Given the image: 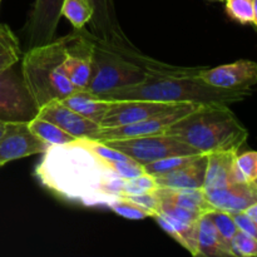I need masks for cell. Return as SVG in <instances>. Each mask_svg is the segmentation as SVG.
<instances>
[{
  "instance_id": "1",
  "label": "cell",
  "mask_w": 257,
  "mask_h": 257,
  "mask_svg": "<svg viewBox=\"0 0 257 257\" xmlns=\"http://www.w3.org/2000/svg\"><path fill=\"white\" fill-rule=\"evenodd\" d=\"M35 175L47 190L64 200L88 207L107 206L112 201L103 186L115 173L82 138L49 146L35 168Z\"/></svg>"
},
{
  "instance_id": "2",
  "label": "cell",
  "mask_w": 257,
  "mask_h": 257,
  "mask_svg": "<svg viewBox=\"0 0 257 257\" xmlns=\"http://www.w3.org/2000/svg\"><path fill=\"white\" fill-rule=\"evenodd\" d=\"M198 68L172 67L163 64L150 73L147 80L132 87L100 93L104 100H155L166 103L231 104L251 94L250 90H226L211 87L198 77Z\"/></svg>"
},
{
  "instance_id": "3",
  "label": "cell",
  "mask_w": 257,
  "mask_h": 257,
  "mask_svg": "<svg viewBox=\"0 0 257 257\" xmlns=\"http://www.w3.org/2000/svg\"><path fill=\"white\" fill-rule=\"evenodd\" d=\"M162 135L172 136L197 152H238L248 132L227 104H202L168 127Z\"/></svg>"
},
{
  "instance_id": "4",
  "label": "cell",
  "mask_w": 257,
  "mask_h": 257,
  "mask_svg": "<svg viewBox=\"0 0 257 257\" xmlns=\"http://www.w3.org/2000/svg\"><path fill=\"white\" fill-rule=\"evenodd\" d=\"M72 38L73 33L48 44L30 48L23 55L20 72L38 108L52 100L64 99L79 90L63 70L65 48Z\"/></svg>"
},
{
  "instance_id": "5",
  "label": "cell",
  "mask_w": 257,
  "mask_h": 257,
  "mask_svg": "<svg viewBox=\"0 0 257 257\" xmlns=\"http://www.w3.org/2000/svg\"><path fill=\"white\" fill-rule=\"evenodd\" d=\"M94 40L92 77L85 89L94 95L141 84L147 80L150 70L157 64V60L145 57L140 50L123 52Z\"/></svg>"
},
{
  "instance_id": "6",
  "label": "cell",
  "mask_w": 257,
  "mask_h": 257,
  "mask_svg": "<svg viewBox=\"0 0 257 257\" xmlns=\"http://www.w3.org/2000/svg\"><path fill=\"white\" fill-rule=\"evenodd\" d=\"M102 143L124 153L131 160L136 161L142 166L166 157H172V156L200 155V152H197L195 148L190 147L186 143L178 141L177 138L167 135L110 140L103 141Z\"/></svg>"
},
{
  "instance_id": "7",
  "label": "cell",
  "mask_w": 257,
  "mask_h": 257,
  "mask_svg": "<svg viewBox=\"0 0 257 257\" xmlns=\"http://www.w3.org/2000/svg\"><path fill=\"white\" fill-rule=\"evenodd\" d=\"M15 65L0 70V120L7 124L30 122L39 110Z\"/></svg>"
},
{
  "instance_id": "8",
  "label": "cell",
  "mask_w": 257,
  "mask_h": 257,
  "mask_svg": "<svg viewBox=\"0 0 257 257\" xmlns=\"http://www.w3.org/2000/svg\"><path fill=\"white\" fill-rule=\"evenodd\" d=\"M200 105L197 103H181L177 107L168 109L160 114L152 115L140 122L131 123V124L119 125V127L100 128L92 140L99 141H110V140H124V138L145 137V136L162 135L168 127L177 122L185 115L190 114L191 112L197 109Z\"/></svg>"
},
{
  "instance_id": "9",
  "label": "cell",
  "mask_w": 257,
  "mask_h": 257,
  "mask_svg": "<svg viewBox=\"0 0 257 257\" xmlns=\"http://www.w3.org/2000/svg\"><path fill=\"white\" fill-rule=\"evenodd\" d=\"M95 40L88 34H79L75 30L65 48L63 70L77 89L85 90L92 77L93 55Z\"/></svg>"
},
{
  "instance_id": "10",
  "label": "cell",
  "mask_w": 257,
  "mask_h": 257,
  "mask_svg": "<svg viewBox=\"0 0 257 257\" xmlns=\"http://www.w3.org/2000/svg\"><path fill=\"white\" fill-rule=\"evenodd\" d=\"M198 77L211 87L226 90H250L257 83V63L240 59L210 69H200Z\"/></svg>"
},
{
  "instance_id": "11",
  "label": "cell",
  "mask_w": 257,
  "mask_h": 257,
  "mask_svg": "<svg viewBox=\"0 0 257 257\" xmlns=\"http://www.w3.org/2000/svg\"><path fill=\"white\" fill-rule=\"evenodd\" d=\"M64 0H35L27 24L28 47L34 48L53 42L62 15Z\"/></svg>"
},
{
  "instance_id": "12",
  "label": "cell",
  "mask_w": 257,
  "mask_h": 257,
  "mask_svg": "<svg viewBox=\"0 0 257 257\" xmlns=\"http://www.w3.org/2000/svg\"><path fill=\"white\" fill-rule=\"evenodd\" d=\"M48 147L30 132L28 123H8L7 131L0 138V167L12 161L43 155Z\"/></svg>"
},
{
  "instance_id": "13",
  "label": "cell",
  "mask_w": 257,
  "mask_h": 257,
  "mask_svg": "<svg viewBox=\"0 0 257 257\" xmlns=\"http://www.w3.org/2000/svg\"><path fill=\"white\" fill-rule=\"evenodd\" d=\"M181 103L155 102V100H114L110 102L107 113L100 120V128L119 127L140 122L177 107Z\"/></svg>"
},
{
  "instance_id": "14",
  "label": "cell",
  "mask_w": 257,
  "mask_h": 257,
  "mask_svg": "<svg viewBox=\"0 0 257 257\" xmlns=\"http://www.w3.org/2000/svg\"><path fill=\"white\" fill-rule=\"evenodd\" d=\"M94 14L92 18V29L94 39L109 47L118 48L123 52L138 50L125 37L118 22L113 0H93Z\"/></svg>"
},
{
  "instance_id": "15",
  "label": "cell",
  "mask_w": 257,
  "mask_h": 257,
  "mask_svg": "<svg viewBox=\"0 0 257 257\" xmlns=\"http://www.w3.org/2000/svg\"><path fill=\"white\" fill-rule=\"evenodd\" d=\"M37 115L54 123L77 140L78 138L92 140L95 133L100 130L98 123L83 117L82 114L63 104L60 100H52L40 107Z\"/></svg>"
},
{
  "instance_id": "16",
  "label": "cell",
  "mask_w": 257,
  "mask_h": 257,
  "mask_svg": "<svg viewBox=\"0 0 257 257\" xmlns=\"http://www.w3.org/2000/svg\"><path fill=\"white\" fill-rule=\"evenodd\" d=\"M205 193L215 210L228 213L243 212L257 202L255 182H236L226 187L205 191Z\"/></svg>"
},
{
  "instance_id": "17",
  "label": "cell",
  "mask_w": 257,
  "mask_h": 257,
  "mask_svg": "<svg viewBox=\"0 0 257 257\" xmlns=\"http://www.w3.org/2000/svg\"><path fill=\"white\" fill-rule=\"evenodd\" d=\"M207 155H198L195 160L176 170L153 176L157 188H202L205 183Z\"/></svg>"
},
{
  "instance_id": "18",
  "label": "cell",
  "mask_w": 257,
  "mask_h": 257,
  "mask_svg": "<svg viewBox=\"0 0 257 257\" xmlns=\"http://www.w3.org/2000/svg\"><path fill=\"white\" fill-rule=\"evenodd\" d=\"M238 152H216L207 155L203 191L226 187L236 182H242L235 166Z\"/></svg>"
},
{
  "instance_id": "19",
  "label": "cell",
  "mask_w": 257,
  "mask_h": 257,
  "mask_svg": "<svg viewBox=\"0 0 257 257\" xmlns=\"http://www.w3.org/2000/svg\"><path fill=\"white\" fill-rule=\"evenodd\" d=\"M162 202H170L200 215L215 210L206 197L203 188H156L152 191Z\"/></svg>"
},
{
  "instance_id": "20",
  "label": "cell",
  "mask_w": 257,
  "mask_h": 257,
  "mask_svg": "<svg viewBox=\"0 0 257 257\" xmlns=\"http://www.w3.org/2000/svg\"><path fill=\"white\" fill-rule=\"evenodd\" d=\"M197 256H232L230 248L226 246L221 238L217 228L213 225L212 220L208 213H205L200 217L197 225Z\"/></svg>"
},
{
  "instance_id": "21",
  "label": "cell",
  "mask_w": 257,
  "mask_h": 257,
  "mask_svg": "<svg viewBox=\"0 0 257 257\" xmlns=\"http://www.w3.org/2000/svg\"><path fill=\"white\" fill-rule=\"evenodd\" d=\"M60 102L99 125L110 105V100L100 99L88 90H77Z\"/></svg>"
},
{
  "instance_id": "22",
  "label": "cell",
  "mask_w": 257,
  "mask_h": 257,
  "mask_svg": "<svg viewBox=\"0 0 257 257\" xmlns=\"http://www.w3.org/2000/svg\"><path fill=\"white\" fill-rule=\"evenodd\" d=\"M28 128H29V131L35 137L42 140L48 146L64 145V143H69L77 140L73 136H70L69 133L63 131L62 128L55 125L54 123L49 122L47 119H43V118L38 117V115L33 118L30 122H28Z\"/></svg>"
},
{
  "instance_id": "23",
  "label": "cell",
  "mask_w": 257,
  "mask_h": 257,
  "mask_svg": "<svg viewBox=\"0 0 257 257\" xmlns=\"http://www.w3.org/2000/svg\"><path fill=\"white\" fill-rule=\"evenodd\" d=\"M94 14L93 0H64L62 15L67 18L74 30L80 32L84 25L92 20Z\"/></svg>"
},
{
  "instance_id": "24",
  "label": "cell",
  "mask_w": 257,
  "mask_h": 257,
  "mask_svg": "<svg viewBox=\"0 0 257 257\" xmlns=\"http://www.w3.org/2000/svg\"><path fill=\"white\" fill-rule=\"evenodd\" d=\"M22 58L19 42L8 25H0V70L17 64Z\"/></svg>"
},
{
  "instance_id": "25",
  "label": "cell",
  "mask_w": 257,
  "mask_h": 257,
  "mask_svg": "<svg viewBox=\"0 0 257 257\" xmlns=\"http://www.w3.org/2000/svg\"><path fill=\"white\" fill-rule=\"evenodd\" d=\"M208 216H210L213 225L217 228L218 233H220L223 242H225L226 246L231 250V241H232L235 233L238 231L237 225H236L235 220H233V216L231 215V213L220 210L211 211V212H208Z\"/></svg>"
},
{
  "instance_id": "26",
  "label": "cell",
  "mask_w": 257,
  "mask_h": 257,
  "mask_svg": "<svg viewBox=\"0 0 257 257\" xmlns=\"http://www.w3.org/2000/svg\"><path fill=\"white\" fill-rule=\"evenodd\" d=\"M197 156L198 155H186V156H172V157H166V158H162V160L155 161V162L147 163V165L143 166V168H145V173H147V175H151V176L161 175V173H166L168 172V171L176 170V168L191 162V161L195 160Z\"/></svg>"
},
{
  "instance_id": "27",
  "label": "cell",
  "mask_w": 257,
  "mask_h": 257,
  "mask_svg": "<svg viewBox=\"0 0 257 257\" xmlns=\"http://www.w3.org/2000/svg\"><path fill=\"white\" fill-rule=\"evenodd\" d=\"M235 166L242 182H255L257 180V152L247 151L236 156Z\"/></svg>"
},
{
  "instance_id": "28",
  "label": "cell",
  "mask_w": 257,
  "mask_h": 257,
  "mask_svg": "<svg viewBox=\"0 0 257 257\" xmlns=\"http://www.w3.org/2000/svg\"><path fill=\"white\" fill-rule=\"evenodd\" d=\"M107 207L110 208L117 215L128 218V220H143L146 217H151L150 212L143 210L141 206L133 203L132 201L125 200L123 197H118L115 200L110 201Z\"/></svg>"
},
{
  "instance_id": "29",
  "label": "cell",
  "mask_w": 257,
  "mask_h": 257,
  "mask_svg": "<svg viewBox=\"0 0 257 257\" xmlns=\"http://www.w3.org/2000/svg\"><path fill=\"white\" fill-rule=\"evenodd\" d=\"M226 12L240 24H253V0H225Z\"/></svg>"
},
{
  "instance_id": "30",
  "label": "cell",
  "mask_w": 257,
  "mask_h": 257,
  "mask_svg": "<svg viewBox=\"0 0 257 257\" xmlns=\"http://www.w3.org/2000/svg\"><path fill=\"white\" fill-rule=\"evenodd\" d=\"M231 252L236 257H257V238L238 230L231 241Z\"/></svg>"
},
{
  "instance_id": "31",
  "label": "cell",
  "mask_w": 257,
  "mask_h": 257,
  "mask_svg": "<svg viewBox=\"0 0 257 257\" xmlns=\"http://www.w3.org/2000/svg\"><path fill=\"white\" fill-rule=\"evenodd\" d=\"M158 211L165 215L170 216V217L176 218L178 221H182V222L191 223V225H197L198 221H200V217L202 215L197 212H193V211L187 210V208L180 207L177 205H173V203L170 202H162L160 201V208Z\"/></svg>"
},
{
  "instance_id": "32",
  "label": "cell",
  "mask_w": 257,
  "mask_h": 257,
  "mask_svg": "<svg viewBox=\"0 0 257 257\" xmlns=\"http://www.w3.org/2000/svg\"><path fill=\"white\" fill-rule=\"evenodd\" d=\"M156 188H157V185H156L153 176L145 173L138 177L125 180L123 195H140V193L152 192Z\"/></svg>"
},
{
  "instance_id": "33",
  "label": "cell",
  "mask_w": 257,
  "mask_h": 257,
  "mask_svg": "<svg viewBox=\"0 0 257 257\" xmlns=\"http://www.w3.org/2000/svg\"><path fill=\"white\" fill-rule=\"evenodd\" d=\"M110 170L119 177L131 180V178L138 177V176L145 175V168L142 165L137 163L133 160L128 161H114V162H107Z\"/></svg>"
},
{
  "instance_id": "34",
  "label": "cell",
  "mask_w": 257,
  "mask_h": 257,
  "mask_svg": "<svg viewBox=\"0 0 257 257\" xmlns=\"http://www.w3.org/2000/svg\"><path fill=\"white\" fill-rule=\"evenodd\" d=\"M120 197L132 201L136 205L141 206L143 210L150 212L151 217H153L158 212V208H160V200L153 192L140 193V195H122Z\"/></svg>"
},
{
  "instance_id": "35",
  "label": "cell",
  "mask_w": 257,
  "mask_h": 257,
  "mask_svg": "<svg viewBox=\"0 0 257 257\" xmlns=\"http://www.w3.org/2000/svg\"><path fill=\"white\" fill-rule=\"evenodd\" d=\"M233 216L236 225H237L238 230L243 231V232L248 233L252 237L257 238V225L246 215L245 212H237V213H231Z\"/></svg>"
},
{
  "instance_id": "36",
  "label": "cell",
  "mask_w": 257,
  "mask_h": 257,
  "mask_svg": "<svg viewBox=\"0 0 257 257\" xmlns=\"http://www.w3.org/2000/svg\"><path fill=\"white\" fill-rule=\"evenodd\" d=\"M243 212H245L246 215H247L248 217H250L251 220H252L257 225V202L253 203L252 206H250V207H248L246 211H243Z\"/></svg>"
},
{
  "instance_id": "37",
  "label": "cell",
  "mask_w": 257,
  "mask_h": 257,
  "mask_svg": "<svg viewBox=\"0 0 257 257\" xmlns=\"http://www.w3.org/2000/svg\"><path fill=\"white\" fill-rule=\"evenodd\" d=\"M253 24L257 27V0H253Z\"/></svg>"
},
{
  "instance_id": "38",
  "label": "cell",
  "mask_w": 257,
  "mask_h": 257,
  "mask_svg": "<svg viewBox=\"0 0 257 257\" xmlns=\"http://www.w3.org/2000/svg\"><path fill=\"white\" fill-rule=\"evenodd\" d=\"M5 131H7V123H4L0 120V138L3 137V135L5 133Z\"/></svg>"
},
{
  "instance_id": "39",
  "label": "cell",
  "mask_w": 257,
  "mask_h": 257,
  "mask_svg": "<svg viewBox=\"0 0 257 257\" xmlns=\"http://www.w3.org/2000/svg\"><path fill=\"white\" fill-rule=\"evenodd\" d=\"M216 2H225V0H216Z\"/></svg>"
},
{
  "instance_id": "40",
  "label": "cell",
  "mask_w": 257,
  "mask_h": 257,
  "mask_svg": "<svg viewBox=\"0 0 257 257\" xmlns=\"http://www.w3.org/2000/svg\"><path fill=\"white\" fill-rule=\"evenodd\" d=\"M255 185H256V186H257V180H256V181H255Z\"/></svg>"
},
{
  "instance_id": "41",
  "label": "cell",
  "mask_w": 257,
  "mask_h": 257,
  "mask_svg": "<svg viewBox=\"0 0 257 257\" xmlns=\"http://www.w3.org/2000/svg\"><path fill=\"white\" fill-rule=\"evenodd\" d=\"M0 2H2V0H0Z\"/></svg>"
}]
</instances>
